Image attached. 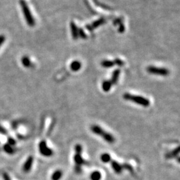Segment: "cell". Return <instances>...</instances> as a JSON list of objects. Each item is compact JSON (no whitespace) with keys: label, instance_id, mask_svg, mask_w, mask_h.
I'll return each instance as SVG.
<instances>
[{"label":"cell","instance_id":"obj_2","mask_svg":"<svg viewBox=\"0 0 180 180\" xmlns=\"http://www.w3.org/2000/svg\"><path fill=\"white\" fill-rule=\"evenodd\" d=\"M75 153L74 156V161H75V171L77 174L82 173V166L84 165L86 162L83 159L82 156V147L80 144H77L75 146Z\"/></svg>","mask_w":180,"mask_h":180},{"label":"cell","instance_id":"obj_25","mask_svg":"<svg viewBox=\"0 0 180 180\" xmlns=\"http://www.w3.org/2000/svg\"><path fill=\"white\" fill-rule=\"evenodd\" d=\"M8 143H9V145L14 146V145H15V144H16V141H15L14 139H12V138H9Z\"/></svg>","mask_w":180,"mask_h":180},{"label":"cell","instance_id":"obj_17","mask_svg":"<svg viewBox=\"0 0 180 180\" xmlns=\"http://www.w3.org/2000/svg\"><path fill=\"white\" fill-rule=\"evenodd\" d=\"M101 160L102 161L103 163H110L111 161L112 160L111 159V157L109 153H103L102 155L101 156Z\"/></svg>","mask_w":180,"mask_h":180},{"label":"cell","instance_id":"obj_19","mask_svg":"<svg viewBox=\"0 0 180 180\" xmlns=\"http://www.w3.org/2000/svg\"><path fill=\"white\" fill-rule=\"evenodd\" d=\"M90 178L92 180H100L101 178V174L98 171H93L90 176Z\"/></svg>","mask_w":180,"mask_h":180},{"label":"cell","instance_id":"obj_11","mask_svg":"<svg viewBox=\"0 0 180 180\" xmlns=\"http://www.w3.org/2000/svg\"><path fill=\"white\" fill-rule=\"evenodd\" d=\"M120 75V70L119 69L115 70L113 72L112 77H111V80H110V82H111V83H112V85L117 84Z\"/></svg>","mask_w":180,"mask_h":180},{"label":"cell","instance_id":"obj_14","mask_svg":"<svg viewBox=\"0 0 180 180\" xmlns=\"http://www.w3.org/2000/svg\"><path fill=\"white\" fill-rule=\"evenodd\" d=\"M179 153V147H177L176 149H174L171 152H169V153L166 154V158L167 159H171L174 158L175 157H176L177 156H178V154Z\"/></svg>","mask_w":180,"mask_h":180},{"label":"cell","instance_id":"obj_27","mask_svg":"<svg viewBox=\"0 0 180 180\" xmlns=\"http://www.w3.org/2000/svg\"><path fill=\"white\" fill-rule=\"evenodd\" d=\"M0 133L2 134H7V131L1 126H0Z\"/></svg>","mask_w":180,"mask_h":180},{"label":"cell","instance_id":"obj_13","mask_svg":"<svg viewBox=\"0 0 180 180\" xmlns=\"http://www.w3.org/2000/svg\"><path fill=\"white\" fill-rule=\"evenodd\" d=\"M112 83L110 82V80H105L102 83V89L105 92H108L111 90Z\"/></svg>","mask_w":180,"mask_h":180},{"label":"cell","instance_id":"obj_8","mask_svg":"<svg viewBox=\"0 0 180 180\" xmlns=\"http://www.w3.org/2000/svg\"><path fill=\"white\" fill-rule=\"evenodd\" d=\"M105 19L102 17V18L98 19V20H96V21L93 22L91 25H86V28H87L89 31H92V30L96 29L97 27L101 26V25H102L103 24H105Z\"/></svg>","mask_w":180,"mask_h":180},{"label":"cell","instance_id":"obj_24","mask_svg":"<svg viewBox=\"0 0 180 180\" xmlns=\"http://www.w3.org/2000/svg\"><path fill=\"white\" fill-rule=\"evenodd\" d=\"M5 40H6V37H5L4 35H0V47H1V45L3 44V43L5 42Z\"/></svg>","mask_w":180,"mask_h":180},{"label":"cell","instance_id":"obj_15","mask_svg":"<svg viewBox=\"0 0 180 180\" xmlns=\"http://www.w3.org/2000/svg\"><path fill=\"white\" fill-rule=\"evenodd\" d=\"M101 65L103 67L110 68V67H113L114 65H115V63H114V62H113V61H111V60H103L101 62Z\"/></svg>","mask_w":180,"mask_h":180},{"label":"cell","instance_id":"obj_1","mask_svg":"<svg viewBox=\"0 0 180 180\" xmlns=\"http://www.w3.org/2000/svg\"><path fill=\"white\" fill-rule=\"evenodd\" d=\"M91 130L93 133L96 134L98 136H100L106 142L109 143H113L115 142V138L113 136L112 134L105 131L100 126L98 125H93L91 128Z\"/></svg>","mask_w":180,"mask_h":180},{"label":"cell","instance_id":"obj_23","mask_svg":"<svg viewBox=\"0 0 180 180\" xmlns=\"http://www.w3.org/2000/svg\"><path fill=\"white\" fill-rule=\"evenodd\" d=\"M114 63L118 65V66H123L124 65V62L121 60L119 59V58H117V59L115 60V61H114Z\"/></svg>","mask_w":180,"mask_h":180},{"label":"cell","instance_id":"obj_21","mask_svg":"<svg viewBox=\"0 0 180 180\" xmlns=\"http://www.w3.org/2000/svg\"><path fill=\"white\" fill-rule=\"evenodd\" d=\"M4 149L6 152H7V153L9 154H13L15 152L14 149L12 148L11 146L9 145V144H6V145H5L4 147Z\"/></svg>","mask_w":180,"mask_h":180},{"label":"cell","instance_id":"obj_20","mask_svg":"<svg viewBox=\"0 0 180 180\" xmlns=\"http://www.w3.org/2000/svg\"><path fill=\"white\" fill-rule=\"evenodd\" d=\"M115 23H118V24H119V29H118L119 32L123 33L124 31H125V26H124L123 24L121 22L120 19H115V21H114V24H115Z\"/></svg>","mask_w":180,"mask_h":180},{"label":"cell","instance_id":"obj_4","mask_svg":"<svg viewBox=\"0 0 180 180\" xmlns=\"http://www.w3.org/2000/svg\"><path fill=\"white\" fill-rule=\"evenodd\" d=\"M19 4H20V6H21L22 7L23 14H24V16L25 19L26 20L27 25H28L30 27L34 26L35 24V19L34 18V17H33L32 16L31 11H30V9L29 8L28 6H27L26 1H25V0H20Z\"/></svg>","mask_w":180,"mask_h":180},{"label":"cell","instance_id":"obj_6","mask_svg":"<svg viewBox=\"0 0 180 180\" xmlns=\"http://www.w3.org/2000/svg\"><path fill=\"white\" fill-rule=\"evenodd\" d=\"M110 163L111 164V167H112V169H113V171H115V173L117 174H121V172H122L123 171V169L124 168L130 169V170L132 169V167L130 166V165L120 164V163H118V161H116L115 160H111Z\"/></svg>","mask_w":180,"mask_h":180},{"label":"cell","instance_id":"obj_26","mask_svg":"<svg viewBox=\"0 0 180 180\" xmlns=\"http://www.w3.org/2000/svg\"><path fill=\"white\" fill-rule=\"evenodd\" d=\"M3 177H4V180H11L9 176H8V174H7V173H4L3 174Z\"/></svg>","mask_w":180,"mask_h":180},{"label":"cell","instance_id":"obj_9","mask_svg":"<svg viewBox=\"0 0 180 180\" xmlns=\"http://www.w3.org/2000/svg\"><path fill=\"white\" fill-rule=\"evenodd\" d=\"M33 163H34V158H33L32 156H30L28 157V158L27 159L26 161L25 162L24 165V167H23V170H24V171L25 172V173H28L32 169Z\"/></svg>","mask_w":180,"mask_h":180},{"label":"cell","instance_id":"obj_7","mask_svg":"<svg viewBox=\"0 0 180 180\" xmlns=\"http://www.w3.org/2000/svg\"><path fill=\"white\" fill-rule=\"evenodd\" d=\"M39 149L40 153L45 157H50L54 154V152L52 149L48 148L45 141H42L39 143Z\"/></svg>","mask_w":180,"mask_h":180},{"label":"cell","instance_id":"obj_3","mask_svg":"<svg viewBox=\"0 0 180 180\" xmlns=\"http://www.w3.org/2000/svg\"><path fill=\"white\" fill-rule=\"evenodd\" d=\"M123 99L125 100L132 101L136 104H138L139 105L143 106V107H148L150 105V101L146 98L143 97L141 95H133L131 93H126L123 95Z\"/></svg>","mask_w":180,"mask_h":180},{"label":"cell","instance_id":"obj_16","mask_svg":"<svg viewBox=\"0 0 180 180\" xmlns=\"http://www.w3.org/2000/svg\"><path fill=\"white\" fill-rule=\"evenodd\" d=\"M22 63L23 65H24V66L25 67H30L32 65V63L31 61H30V59L27 56H24L22 57Z\"/></svg>","mask_w":180,"mask_h":180},{"label":"cell","instance_id":"obj_18","mask_svg":"<svg viewBox=\"0 0 180 180\" xmlns=\"http://www.w3.org/2000/svg\"><path fill=\"white\" fill-rule=\"evenodd\" d=\"M62 171L61 170H56L52 175V180H60L62 177Z\"/></svg>","mask_w":180,"mask_h":180},{"label":"cell","instance_id":"obj_12","mask_svg":"<svg viewBox=\"0 0 180 180\" xmlns=\"http://www.w3.org/2000/svg\"><path fill=\"white\" fill-rule=\"evenodd\" d=\"M71 70L73 72H77L79 71L81 67H82V63L79 61H73V62H72L70 65Z\"/></svg>","mask_w":180,"mask_h":180},{"label":"cell","instance_id":"obj_5","mask_svg":"<svg viewBox=\"0 0 180 180\" xmlns=\"http://www.w3.org/2000/svg\"><path fill=\"white\" fill-rule=\"evenodd\" d=\"M147 71H148V73H151V74L162 76H167L169 73V70L166 69V68L158 67L155 66H149L147 68Z\"/></svg>","mask_w":180,"mask_h":180},{"label":"cell","instance_id":"obj_10","mask_svg":"<svg viewBox=\"0 0 180 180\" xmlns=\"http://www.w3.org/2000/svg\"><path fill=\"white\" fill-rule=\"evenodd\" d=\"M70 27H71V32H72V35L73 39H77L79 37V34H78V27L77 25L73 22H72L70 24Z\"/></svg>","mask_w":180,"mask_h":180},{"label":"cell","instance_id":"obj_22","mask_svg":"<svg viewBox=\"0 0 180 180\" xmlns=\"http://www.w3.org/2000/svg\"><path fill=\"white\" fill-rule=\"evenodd\" d=\"M78 34H79V37H82V39H86L87 38V35H86L84 30L82 28L78 29Z\"/></svg>","mask_w":180,"mask_h":180}]
</instances>
